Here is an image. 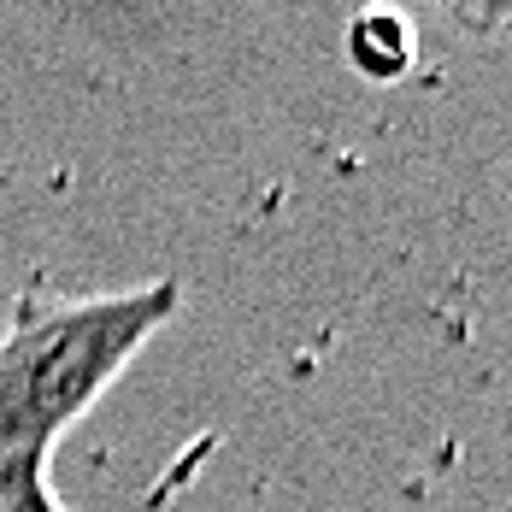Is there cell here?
I'll use <instances>...</instances> for the list:
<instances>
[{
  "label": "cell",
  "instance_id": "obj_1",
  "mask_svg": "<svg viewBox=\"0 0 512 512\" xmlns=\"http://www.w3.org/2000/svg\"><path fill=\"white\" fill-rule=\"evenodd\" d=\"M177 312V277L101 295H18L0 330V465L53 460L65 430L101 407Z\"/></svg>",
  "mask_w": 512,
  "mask_h": 512
},
{
  "label": "cell",
  "instance_id": "obj_2",
  "mask_svg": "<svg viewBox=\"0 0 512 512\" xmlns=\"http://www.w3.org/2000/svg\"><path fill=\"white\" fill-rule=\"evenodd\" d=\"M342 48H348V65L365 83H401L418 65V30L401 6H365L348 18Z\"/></svg>",
  "mask_w": 512,
  "mask_h": 512
},
{
  "label": "cell",
  "instance_id": "obj_3",
  "mask_svg": "<svg viewBox=\"0 0 512 512\" xmlns=\"http://www.w3.org/2000/svg\"><path fill=\"white\" fill-rule=\"evenodd\" d=\"M0 512H65L48 477V460H6L0 465Z\"/></svg>",
  "mask_w": 512,
  "mask_h": 512
},
{
  "label": "cell",
  "instance_id": "obj_4",
  "mask_svg": "<svg viewBox=\"0 0 512 512\" xmlns=\"http://www.w3.org/2000/svg\"><path fill=\"white\" fill-rule=\"evenodd\" d=\"M471 42H512V0H430Z\"/></svg>",
  "mask_w": 512,
  "mask_h": 512
}]
</instances>
